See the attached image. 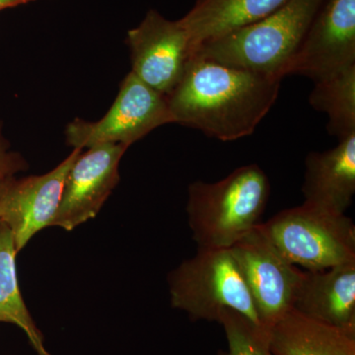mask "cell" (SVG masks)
Listing matches in <instances>:
<instances>
[{
    "label": "cell",
    "instance_id": "1",
    "mask_svg": "<svg viewBox=\"0 0 355 355\" xmlns=\"http://www.w3.org/2000/svg\"><path fill=\"white\" fill-rule=\"evenodd\" d=\"M282 78L193 55L166 96L173 123L221 141L249 137L279 98Z\"/></svg>",
    "mask_w": 355,
    "mask_h": 355
},
{
    "label": "cell",
    "instance_id": "2",
    "mask_svg": "<svg viewBox=\"0 0 355 355\" xmlns=\"http://www.w3.org/2000/svg\"><path fill=\"white\" fill-rule=\"evenodd\" d=\"M270 193L268 178L257 164L214 183H191L187 214L198 249H230L261 223Z\"/></svg>",
    "mask_w": 355,
    "mask_h": 355
},
{
    "label": "cell",
    "instance_id": "3",
    "mask_svg": "<svg viewBox=\"0 0 355 355\" xmlns=\"http://www.w3.org/2000/svg\"><path fill=\"white\" fill-rule=\"evenodd\" d=\"M323 1L289 0L268 17L202 44L193 55L284 79Z\"/></svg>",
    "mask_w": 355,
    "mask_h": 355
},
{
    "label": "cell",
    "instance_id": "4",
    "mask_svg": "<svg viewBox=\"0 0 355 355\" xmlns=\"http://www.w3.org/2000/svg\"><path fill=\"white\" fill-rule=\"evenodd\" d=\"M171 304L193 321L217 322L232 310L263 329L251 291L230 249H198L170 273Z\"/></svg>",
    "mask_w": 355,
    "mask_h": 355
},
{
    "label": "cell",
    "instance_id": "5",
    "mask_svg": "<svg viewBox=\"0 0 355 355\" xmlns=\"http://www.w3.org/2000/svg\"><path fill=\"white\" fill-rule=\"evenodd\" d=\"M261 228L288 263L307 272L355 261V226L345 214L303 202L275 214Z\"/></svg>",
    "mask_w": 355,
    "mask_h": 355
},
{
    "label": "cell",
    "instance_id": "6",
    "mask_svg": "<svg viewBox=\"0 0 355 355\" xmlns=\"http://www.w3.org/2000/svg\"><path fill=\"white\" fill-rule=\"evenodd\" d=\"M167 123H173V119L165 96L130 71L108 113L97 121L76 119L65 128V139L69 146L81 150L107 144L130 146Z\"/></svg>",
    "mask_w": 355,
    "mask_h": 355
},
{
    "label": "cell",
    "instance_id": "7",
    "mask_svg": "<svg viewBox=\"0 0 355 355\" xmlns=\"http://www.w3.org/2000/svg\"><path fill=\"white\" fill-rule=\"evenodd\" d=\"M261 223L235 243L230 251L268 334L273 324L291 310L303 270L291 265L275 250L261 230Z\"/></svg>",
    "mask_w": 355,
    "mask_h": 355
},
{
    "label": "cell",
    "instance_id": "8",
    "mask_svg": "<svg viewBox=\"0 0 355 355\" xmlns=\"http://www.w3.org/2000/svg\"><path fill=\"white\" fill-rule=\"evenodd\" d=\"M125 43L132 73L165 97L181 80L193 55L190 37L180 20L166 19L154 9L128 32Z\"/></svg>",
    "mask_w": 355,
    "mask_h": 355
},
{
    "label": "cell",
    "instance_id": "9",
    "mask_svg": "<svg viewBox=\"0 0 355 355\" xmlns=\"http://www.w3.org/2000/svg\"><path fill=\"white\" fill-rule=\"evenodd\" d=\"M355 65V0H324L287 65L286 76L314 83Z\"/></svg>",
    "mask_w": 355,
    "mask_h": 355
},
{
    "label": "cell",
    "instance_id": "10",
    "mask_svg": "<svg viewBox=\"0 0 355 355\" xmlns=\"http://www.w3.org/2000/svg\"><path fill=\"white\" fill-rule=\"evenodd\" d=\"M128 147L123 144H101L79 153L65 177L51 226L71 231L99 214L120 183L119 166Z\"/></svg>",
    "mask_w": 355,
    "mask_h": 355
},
{
    "label": "cell",
    "instance_id": "11",
    "mask_svg": "<svg viewBox=\"0 0 355 355\" xmlns=\"http://www.w3.org/2000/svg\"><path fill=\"white\" fill-rule=\"evenodd\" d=\"M81 151L74 148L46 174L0 180V223L10 229L18 253L33 236L51 226L60 205L65 177Z\"/></svg>",
    "mask_w": 355,
    "mask_h": 355
},
{
    "label": "cell",
    "instance_id": "12",
    "mask_svg": "<svg viewBox=\"0 0 355 355\" xmlns=\"http://www.w3.org/2000/svg\"><path fill=\"white\" fill-rule=\"evenodd\" d=\"M291 310L355 334V261L303 272Z\"/></svg>",
    "mask_w": 355,
    "mask_h": 355
},
{
    "label": "cell",
    "instance_id": "13",
    "mask_svg": "<svg viewBox=\"0 0 355 355\" xmlns=\"http://www.w3.org/2000/svg\"><path fill=\"white\" fill-rule=\"evenodd\" d=\"M302 193L306 205L345 214L355 193V133L334 148L308 154Z\"/></svg>",
    "mask_w": 355,
    "mask_h": 355
},
{
    "label": "cell",
    "instance_id": "14",
    "mask_svg": "<svg viewBox=\"0 0 355 355\" xmlns=\"http://www.w3.org/2000/svg\"><path fill=\"white\" fill-rule=\"evenodd\" d=\"M289 0H197L180 22L193 48L219 38L229 32L258 22L275 12Z\"/></svg>",
    "mask_w": 355,
    "mask_h": 355
},
{
    "label": "cell",
    "instance_id": "15",
    "mask_svg": "<svg viewBox=\"0 0 355 355\" xmlns=\"http://www.w3.org/2000/svg\"><path fill=\"white\" fill-rule=\"evenodd\" d=\"M273 355H355V334L291 310L268 331Z\"/></svg>",
    "mask_w": 355,
    "mask_h": 355
},
{
    "label": "cell",
    "instance_id": "16",
    "mask_svg": "<svg viewBox=\"0 0 355 355\" xmlns=\"http://www.w3.org/2000/svg\"><path fill=\"white\" fill-rule=\"evenodd\" d=\"M17 254L12 232L6 224L0 223V322L19 327L37 355H51L21 295L16 270Z\"/></svg>",
    "mask_w": 355,
    "mask_h": 355
},
{
    "label": "cell",
    "instance_id": "17",
    "mask_svg": "<svg viewBox=\"0 0 355 355\" xmlns=\"http://www.w3.org/2000/svg\"><path fill=\"white\" fill-rule=\"evenodd\" d=\"M309 103L328 116V132L338 140L355 133V65L315 83Z\"/></svg>",
    "mask_w": 355,
    "mask_h": 355
},
{
    "label": "cell",
    "instance_id": "18",
    "mask_svg": "<svg viewBox=\"0 0 355 355\" xmlns=\"http://www.w3.org/2000/svg\"><path fill=\"white\" fill-rule=\"evenodd\" d=\"M218 323L223 327L228 343L227 350H220L218 355H273L268 334L239 313L224 311Z\"/></svg>",
    "mask_w": 355,
    "mask_h": 355
},
{
    "label": "cell",
    "instance_id": "19",
    "mask_svg": "<svg viewBox=\"0 0 355 355\" xmlns=\"http://www.w3.org/2000/svg\"><path fill=\"white\" fill-rule=\"evenodd\" d=\"M28 169L27 161L15 151L10 150V144L2 133L0 123V180L9 176H15L16 173Z\"/></svg>",
    "mask_w": 355,
    "mask_h": 355
},
{
    "label": "cell",
    "instance_id": "20",
    "mask_svg": "<svg viewBox=\"0 0 355 355\" xmlns=\"http://www.w3.org/2000/svg\"><path fill=\"white\" fill-rule=\"evenodd\" d=\"M35 1V0H0V10L21 6V4L28 3V2Z\"/></svg>",
    "mask_w": 355,
    "mask_h": 355
}]
</instances>
